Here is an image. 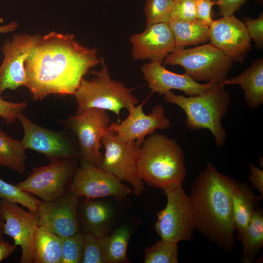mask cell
Segmentation results:
<instances>
[{
	"label": "cell",
	"mask_w": 263,
	"mask_h": 263,
	"mask_svg": "<svg viewBox=\"0 0 263 263\" xmlns=\"http://www.w3.org/2000/svg\"><path fill=\"white\" fill-rule=\"evenodd\" d=\"M0 199L8 202L19 204L29 211L38 212L41 202L31 194L19 189L0 178Z\"/></svg>",
	"instance_id": "28"
},
{
	"label": "cell",
	"mask_w": 263,
	"mask_h": 263,
	"mask_svg": "<svg viewBox=\"0 0 263 263\" xmlns=\"http://www.w3.org/2000/svg\"><path fill=\"white\" fill-rule=\"evenodd\" d=\"M69 191L79 197L87 199L108 196L122 198L132 192V189L115 175L101 167L85 162H81L77 169Z\"/></svg>",
	"instance_id": "12"
},
{
	"label": "cell",
	"mask_w": 263,
	"mask_h": 263,
	"mask_svg": "<svg viewBox=\"0 0 263 263\" xmlns=\"http://www.w3.org/2000/svg\"><path fill=\"white\" fill-rule=\"evenodd\" d=\"M138 172L152 187L164 189L182 185L186 175L184 151L176 140L154 132L141 146Z\"/></svg>",
	"instance_id": "3"
},
{
	"label": "cell",
	"mask_w": 263,
	"mask_h": 263,
	"mask_svg": "<svg viewBox=\"0 0 263 263\" xmlns=\"http://www.w3.org/2000/svg\"><path fill=\"white\" fill-rule=\"evenodd\" d=\"M244 24L250 38L253 39L258 49L263 47V14L262 12L258 18H244Z\"/></svg>",
	"instance_id": "35"
},
{
	"label": "cell",
	"mask_w": 263,
	"mask_h": 263,
	"mask_svg": "<svg viewBox=\"0 0 263 263\" xmlns=\"http://www.w3.org/2000/svg\"><path fill=\"white\" fill-rule=\"evenodd\" d=\"M19 27V24L15 21H12L8 24L0 26V34H5L14 32Z\"/></svg>",
	"instance_id": "40"
},
{
	"label": "cell",
	"mask_w": 263,
	"mask_h": 263,
	"mask_svg": "<svg viewBox=\"0 0 263 263\" xmlns=\"http://www.w3.org/2000/svg\"><path fill=\"white\" fill-rule=\"evenodd\" d=\"M17 119L23 130L20 141L26 150L30 149L42 153L52 161L74 157L71 147L60 133L36 124L22 113L18 114Z\"/></svg>",
	"instance_id": "17"
},
{
	"label": "cell",
	"mask_w": 263,
	"mask_h": 263,
	"mask_svg": "<svg viewBox=\"0 0 263 263\" xmlns=\"http://www.w3.org/2000/svg\"><path fill=\"white\" fill-rule=\"evenodd\" d=\"M25 102H13L4 99L0 96V116L8 124L14 123L18 114L26 108Z\"/></svg>",
	"instance_id": "34"
},
{
	"label": "cell",
	"mask_w": 263,
	"mask_h": 263,
	"mask_svg": "<svg viewBox=\"0 0 263 263\" xmlns=\"http://www.w3.org/2000/svg\"><path fill=\"white\" fill-rule=\"evenodd\" d=\"M83 251V233L61 238V263H82Z\"/></svg>",
	"instance_id": "31"
},
{
	"label": "cell",
	"mask_w": 263,
	"mask_h": 263,
	"mask_svg": "<svg viewBox=\"0 0 263 263\" xmlns=\"http://www.w3.org/2000/svg\"><path fill=\"white\" fill-rule=\"evenodd\" d=\"M250 169L249 180L252 187L263 196V170L257 168L253 163L248 165Z\"/></svg>",
	"instance_id": "38"
},
{
	"label": "cell",
	"mask_w": 263,
	"mask_h": 263,
	"mask_svg": "<svg viewBox=\"0 0 263 263\" xmlns=\"http://www.w3.org/2000/svg\"><path fill=\"white\" fill-rule=\"evenodd\" d=\"M79 197L69 191L51 201H42L38 213V226L61 238L80 231L77 215Z\"/></svg>",
	"instance_id": "15"
},
{
	"label": "cell",
	"mask_w": 263,
	"mask_h": 263,
	"mask_svg": "<svg viewBox=\"0 0 263 263\" xmlns=\"http://www.w3.org/2000/svg\"><path fill=\"white\" fill-rule=\"evenodd\" d=\"M234 181L208 162L192 185L189 195L195 229L226 251L234 250L235 246L231 196Z\"/></svg>",
	"instance_id": "2"
},
{
	"label": "cell",
	"mask_w": 263,
	"mask_h": 263,
	"mask_svg": "<svg viewBox=\"0 0 263 263\" xmlns=\"http://www.w3.org/2000/svg\"><path fill=\"white\" fill-rule=\"evenodd\" d=\"M233 60L211 43L176 49L165 58L164 65H180L197 82L222 84L227 78Z\"/></svg>",
	"instance_id": "6"
},
{
	"label": "cell",
	"mask_w": 263,
	"mask_h": 263,
	"mask_svg": "<svg viewBox=\"0 0 263 263\" xmlns=\"http://www.w3.org/2000/svg\"><path fill=\"white\" fill-rule=\"evenodd\" d=\"M239 85L244 91L246 105L250 109L259 108L263 103V59L260 57L238 76L226 78L222 83Z\"/></svg>",
	"instance_id": "21"
},
{
	"label": "cell",
	"mask_w": 263,
	"mask_h": 263,
	"mask_svg": "<svg viewBox=\"0 0 263 263\" xmlns=\"http://www.w3.org/2000/svg\"><path fill=\"white\" fill-rule=\"evenodd\" d=\"M61 238L38 226L33 243V263H61Z\"/></svg>",
	"instance_id": "24"
},
{
	"label": "cell",
	"mask_w": 263,
	"mask_h": 263,
	"mask_svg": "<svg viewBox=\"0 0 263 263\" xmlns=\"http://www.w3.org/2000/svg\"><path fill=\"white\" fill-rule=\"evenodd\" d=\"M243 244L241 262L251 263L263 246V211L258 208L253 211L246 230L240 240Z\"/></svg>",
	"instance_id": "25"
},
{
	"label": "cell",
	"mask_w": 263,
	"mask_h": 263,
	"mask_svg": "<svg viewBox=\"0 0 263 263\" xmlns=\"http://www.w3.org/2000/svg\"><path fill=\"white\" fill-rule=\"evenodd\" d=\"M164 100L180 107L186 115L187 128L192 131L208 129L212 134L216 146L222 147L227 132L221 121L226 114L230 102L229 92L225 86L216 83L207 92L187 97L169 91Z\"/></svg>",
	"instance_id": "4"
},
{
	"label": "cell",
	"mask_w": 263,
	"mask_h": 263,
	"mask_svg": "<svg viewBox=\"0 0 263 263\" xmlns=\"http://www.w3.org/2000/svg\"><path fill=\"white\" fill-rule=\"evenodd\" d=\"M41 36L38 33H20L5 40L0 49L3 55L0 65V94L7 89L25 86V61Z\"/></svg>",
	"instance_id": "11"
},
{
	"label": "cell",
	"mask_w": 263,
	"mask_h": 263,
	"mask_svg": "<svg viewBox=\"0 0 263 263\" xmlns=\"http://www.w3.org/2000/svg\"><path fill=\"white\" fill-rule=\"evenodd\" d=\"M244 23L234 15L214 20L209 27V40L233 61L243 63L251 49Z\"/></svg>",
	"instance_id": "16"
},
{
	"label": "cell",
	"mask_w": 263,
	"mask_h": 263,
	"mask_svg": "<svg viewBox=\"0 0 263 263\" xmlns=\"http://www.w3.org/2000/svg\"><path fill=\"white\" fill-rule=\"evenodd\" d=\"M246 0H217L220 14L223 17L233 15L235 12L239 10Z\"/></svg>",
	"instance_id": "37"
},
{
	"label": "cell",
	"mask_w": 263,
	"mask_h": 263,
	"mask_svg": "<svg viewBox=\"0 0 263 263\" xmlns=\"http://www.w3.org/2000/svg\"><path fill=\"white\" fill-rule=\"evenodd\" d=\"M196 19H197L195 0H173L170 20H192Z\"/></svg>",
	"instance_id": "33"
},
{
	"label": "cell",
	"mask_w": 263,
	"mask_h": 263,
	"mask_svg": "<svg viewBox=\"0 0 263 263\" xmlns=\"http://www.w3.org/2000/svg\"><path fill=\"white\" fill-rule=\"evenodd\" d=\"M17 246L3 239H0V262L9 257L16 249Z\"/></svg>",
	"instance_id": "39"
},
{
	"label": "cell",
	"mask_w": 263,
	"mask_h": 263,
	"mask_svg": "<svg viewBox=\"0 0 263 263\" xmlns=\"http://www.w3.org/2000/svg\"><path fill=\"white\" fill-rule=\"evenodd\" d=\"M212 0V1H214V2H216V1H217V0Z\"/></svg>",
	"instance_id": "42"
},
{
	"label": "cell",
	"mask_w": 263,
	"mask_h": 263,
	"mask_svg": "<svg viewBox=\"0 0 263 263\" xmlns=\"http://www.w3.org/2000/svg\"><path fill=\"white\" fill-rule=\"evenodd\" d=\"M110 123L106 110L95 108H89L67 120L69 128L77 136L81 162L101 167L103 160L100 150L101 139Z\"/></svg>",
	"instance_id": "9"
},
{
	"label": "cell",
	"mask_w": 263,
	"mask_h": 263,
	"mask_svg": "<svg viewBox=\"0 0 263 263\" xmlns=\"http://www.w3.org/2000/svg\"><path fill=\"white\" fill-rule=\"evenodd\" d=\"M75 168L72 159L53 160L48 165L33 169L23 181L16 185L22 191L35 195L43 201H51L64 193Z\"/></svg>",
	"instance_id": "10"
},
{
	"label": "cell",
	"mask_w": 263,
	"mask_h": 263,
	"mask_svg": "<svg viewBox=\"0 0 263 263\" xmlns=\"http://www.w3.org/2000/svg\"><path fill=\"white\" fill-rule=\"evenodd\" d=\"M177 244L161 239L145 250V263H178Z\"/></svg>",
	"instance_id": "29"
},
{
	"label": "cell",
	"mask_w": 263,
	"mask_h": 263,
	"mask_svg": "<svg viewBox=\"0 0 263 263\" xmlns=\"http://www.w3.org/2000/svg\"><path fill=\"white\" fill-rule=\"evenodd\" d=\"M141 71L149 88L160 94L174 89L184 92L188 96L196 95L208 92L217 83H200L186 73L178 74L169 71L157 62L145 64Z\"/></svg>",
	"instance_id": "19"
},
{
	"label": "cell",
	"mask_w": 263,
	"mask_h": 263,
	"mask_svg": "<svg viewBox=\"0 0 263 263\" xmlns=\"http://www.w3.org/2000/svg\"><path fill=\"white\" fill-rule=\"evenodd\" d=\"M25 150L21 141L13 138L0 129V167L23 173L27 158Z\"/></svg>",
	"instance_id": "26"
},
{
	"label": "cell",
	"mask_w": 263,
	"mask_h": 263,
	"mask_svg": "<svg viewBox=\"0 0 263 263\" xmlns=\"http://www.w3.org/2000/svg\"><path fill=\"white\" fill-rule=\"evenodd\" d=\"M216 2L211 0H195L197 19L210 27L213 22L211 17L212 7Z\"/></svg>",
	"instance_id": "36"
},
{
	"label": "cell",
	"mask_w": 263,
	"mask_h": 263,
	"mask_svg": "<svg viewBox=\"0 0 263 263\" xmlns=\"http://www.w3.org/2000/svg\"><path fill=\"white\" fill-rule=\"evenodd\" d=\"M130 41L135 60L149 59L162 64L166 57L175 50L173 33L165 22L147 26L143 32L132 35Z\"/></svg>",
	"instance_id": "18"
},
{
	"label": "cell",
	"mask_w": 263,
	"mask_h": 263,
	"mask_svg": "<svg viewBox=\"0 0 263 263\" xmlns=\"http://www.w3.org/2000/svg\"><path fill=\"white\" fill-rule=\"evenodd\" d=\"M167 202L157 213L154 228L161 239L174 244L190 241L195 230V220L189 195L182 185L165 188Z\"/></svg>",
	"instance_id": "7"
},
{
	"label": "cell",
	"mask_w": 263,
	"mask_h": 263,
	"mask_svg": "<svg viewBox=\"0 0 263 263\" xmlns=\"http://www.w3.org/2000/svg\"><path fill=\"white\" fill-rule=\"evenodd\" d=\"M231 196L235 231L241 240L261 195H257L248 185L234 181Z\"/></svg>",
	"instance_id": "22"
},
{
	"label": "cell",
	"mask_w": 263,
	"mask_h": 263,
	"mask_svg": "<svg viewBox=\"0 0 263 263\" xmlns=\"http://www.w3.org/2000/svg\"><path fill=\"white\" fill-rule=\"evenodd\" d=\"M100 63L97 50L80 44L73 34L51 31L41 35L26 59L24 86L35 101L74 95L84 76Z\"/></svg>",
	"instance_id": "1"
},
{
	"label": "cell",
	"mask_w": 263,
	"mask_h": 263,
	"mask_svg": "<svg viewBox=\"0 0 263 263\" xmlns=\"http://www.w3.org/2000/svg\"><path fill=\"white\" fill-rule=\"evenodd\" d=\"M100 63L101 69L92 72L95 77L92 79L83 78L74 95L77 104L76 114L95 108L112 111L119 116L122 109L128 110L139 102L132 93V89L111 78L103 58Z\"/></svg>",
	"instance_id": "5"
},
{
	"label": "cell",
	"mask_w": 263,
	"mask_h": 263,
	"mask_svg": "<svg viewBox=\"0 0 263 263\" xmlns=\"http://www.w3.org/2000/svg\"><path fill=\"white\" fill-rule=\"evenodd\" d=\"M116 210L108 201L85 198L81 206V221L84 232L98 237L107 235L115 218Z\"/></svg>",
	"instance_id": "20"
},
{
	"label": "cell",
	"mask_w": 263,
	"mask_h": 263,
	"mask_svg": "<svg viewBox=\"0 0 263 263\" xmlns=\"http://www.w3.org/2000/svg\"><path fill=\"white\" fill-rule=\"evenodd\" d=\"M131 234L129 226L123 225L111 235L102 237L106 263H123L129 261L127 250Z\"/></svg>",
	"instance_id": "27"
},
{
	"label": "cell",
	"mask_w": 263,
	"mask_h": 263,
	"mask_svg": "<svg viewBox=\"0 0 263 263\" xmlns=\"http://www.w3.org/2000/svg\"><path fill=\"white\" fill-rule=\"evenodd\" d=\"M173 5V0H146L144 12L146 26L157 23H168Z\"/></svg>",
	"instance_id": "30"
},
{
	"label": "cell",
	"mask_w": 263,
	"mask_h": 263,
	"mask_svg": "<svg viewBox=\"0 0 263 263\" xmlns=\"http://www.w3.org/2000/svg\"><path fill=\"white\" fill-rule=\"evenodd\" d=\"M4 219L3 233L11 237L21 249L20 263H33L32 247L38 227V212L27 211L17 204L0 200Z\"/></svg>",
	"instance_id": "14"
},
{
	"label": "cell",
	"mask_w": 263,
	"mask_h": 263,
	"mask_svg": "<svg viewBox=\"0 0 263 263\" xmlns=\"http://www.w3.org/2000/svg\"><path fill=\"white\" fill-rule=\"evenodd\" d=\"M173 33L175 50L205 43L209 40V27L201 20H170L168 23Z\"/></svg>",
	"instance_id": "23"
},
{
	"label": "cell",
	"mask_w": 263,
	"mask_h": 263,
	"mask_svg": "<svg viewBox=\"0 0 263 263\" xmlns=\"http://www.w3.org/2000/svg\"><path fill=\"white\" fill-rule=\"evenodd\" d=\"M101 144L105 153L101 168L129 183L134 194L140 195L144 189L138 172L141 145L136 142H124L115 132L109 130L103 134Z\"/></svg>",
	"instance_id": "8"
},
{
	"label": "cell",
	"mask_w": 263,
	"mask_h": 263,
	"mask_svg": "<svg viewBox=\"0 0 263 263\" xmlns=\"http://www.w3.org/2000/svg\"><path fill=\"white\" fill-rule=\"evenodd\" d=\"M82 263H106L102 237L83 233Z\"/></svg>",
	"instance_id": "32"
},
{
	"label": "cell",
	"mask_w": 263,
	"mask_h": 263,
	"mask_svg": "<svg viewBox=\"0 0 263 263\" xmlns=\"http://www.w3.org/2000/svg\"><path fill=\"white\" fill-rule=\"evenodd\" d=\"M4 222V219L2 215L1 210L0 207V239H3V235L4 233L3 225Z\"/></svg>",
	"instance_id": "41"
},
{
	"label": "cell",
	"mask_w": 263,
	"mask_h": 263,
	"mask_svg": "<svg viewBox=\"0 0 263 263\" xmlns=\"http://www.w3.org/2000/svg\"><path fill=\"white\" fill-rule=\"evenodd\" d=\"M143 103L132 105L128 110L129 115L124 120L111 122L107 130L116 133L125 142H136L141 146L145 138L156 130H166L170 122L166 117L165 110L161 105H156L149 114L143 111Z\"/></svg>",
	"instance_id": "13"
}]
</instances>
